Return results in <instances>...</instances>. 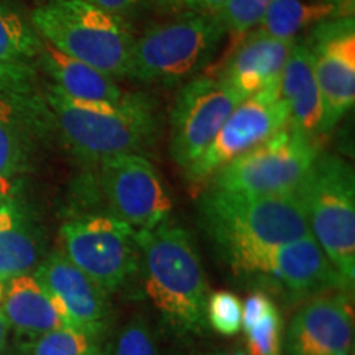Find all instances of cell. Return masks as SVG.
<instances>
[{"label":"cell","instance_id":"cell-34","mask_svg":"<svg viewBox=\"0 0 355 355\" xmlns=\"http://www.w3.org/2000/svg\"><path fill=\"white\" fill-rule=\"evenodd\" d=\"M6 288H7V283L0 282V303H2L3 296H6Z\"/></svg>","mask_w":355,"mask_h":355},{"label":"cell","instance_id":"cell-24","mask_svg":"<svg viewBox=\"0 0 355 355\" xmlns=\"http://www.w3.org/2000/svg\"><path fill=\"white\" fill-rule=\"evenodd\" d=\"M99 340L73 327H60L32 337L20 345L17 355H101Z\"/></svg>","mask_w":355,"mask_h":355},{"label":"cell","instance_id":"cell-30","mask_svg":"<svg viewBox=\"0 0 355 355\" xmlns=\"http://www.w3.org/2000/svg\"><path fill=\"white\" fill-rule=\"evenodd\" d=\"M87 2L125 20V17L135 12L144 3V0H87Z\"/></svg>","mask_w":355,"mask_h":355},{"label":"cell","instance_id":"cell-27","mask_svg":"<svg viewBox=\"0 0 355 355\" xmlns=\"http://www.w3.org/2000/svg\"><path fill=\"white\" fill-rule=\"evenodd\" d=\"M112 355H163L158 337L144 318L128 321L115 339Z\"/></svg>","mask_w":355,"mask_h":355},{"label":"cell","instance_id":"cell-22","mask_svg":"<svg viewBox=\"0 0 355 355\" xmlns=\"http://www.w3.org/2000/svg\"><path fill=\"white\" fill-rule=\"evenodd\" d=\"M20 96L0 89V193L7 194L13 178L28 168L33 148V130Z\"/></svg>","mask_w":355,"mask_h":355},{"label":"cell","instance_id":"cell-19","mask_svg":"<svg viewBox=\"0 0 355 355\" xmlns=\"http://www.w3.org/2000/svg\"><path fill=\"white\" fill-rule=\"evenodd\" d=\"M2 303L8 324L21 336L37 337L60 327H71L63 306L30 275H20L7 283Z\"/></svg>","mask_w":355,"mask_h":355},{"label":"cell","instance_id":"cell-4","mask_svg":"<svg viewBox=\"0 0 355 355\" xmlns=\"http://www.w3.org/2000/svg\"><path fill=\"white\" fill-rule=\"evenodd\" d=\"M32 26L44 43L63 55L114 79L130 76L135 37L121 17L87 0H48L35 8Z\"/></svg>","mask_w":355,"mask_h":355},{"label":"cell","instance_id":"cell-33","mask_svg":"<svg viewBox=\"0 0 355 355\" xmlns=\"http://www.w3.org/2000/svg\"><path fill=\"white\" fill-rule=\"evenodd\" d=\"M159 2H162L163 6H168V7L181 8V6H183V0H159Z\"/></svg>","mask_w":355,"mask_h":355},{"label":"cell","instance_id":"cell-16","mask_svg":"<svg viewBox=\"0 0 355 355\" xmlns=\"http://www.w3.org/2000/svg\"><path fill=\"white\" fill-rule=\"evenodd\" d=\"M295 42L273 38L259 28L252 30L234 48L219 76L243 99L261 89L279 84Z\"/></svg>","mask_w":355,"mask_h":355},{"label":"cell","instance_id":"cell-35","mask_svg":"<svg viewBox=\"0 0 355 355\" xmlns=\"http://www.w3.org/2000/svg\"><path fill=\"white\" fill-rule=\"evenodd\" d=\"M214 355H248V354L247 352H219Z\"/></svg>","mask_w":355,"mask_h":355},{"label":"cell","instance_id":"cell-9","mask_svg":"<svg viewBox=\"0 0 355 355\" xmlns=\"http://www.w3.org/2000/svg\"><path fill=\"white\" fill-rule=\"evenodd\" d=\"M290 125V112L279 84H273L239 102L196 162L186 170L191 183L211 180L235 158Z\"/></svg>","mask_w":355,"mask_h":355},{"label":"cell","instance_id":"cell-21","mask_svg":"<svg viewBox=\"0 0 355 355\" xmlns=\"http://www.w3.org/2000/svg\"><path fill=\"white\" fill-rule=\"evenodd\" d=\"M40 257L33 222L15 198L0 199V282L28 275Z\"/></svg>","mask_w":355,"mask_h":355},{"label":"cell","instance_id":"cell-10","mask_svg":"<svg viewBox=\"0 0 355 355\" xmlns=\"http://www.w3.org/2000/svg\"><path fill=\"white\" fill-rule=\"evenodd\" d=\"M99 188L105 214L133 230H152L170 219L173 202L157 168L141 153L119 155L101 162Z\"/></svg>","mask_w":355,"mask_h":355},{"label":"cell","instance_id":"cell-26","mask_svg":"<svg viewBox=\"0 0 355 355\" xmlns=\"http://www.w3.org/2000/svg\"><path fill=\"white\" fill-rule=\"evenodd\" d=\"M206 321L222 336H234L242 329V301L230 291H216L206 304Z\"/></svg>","mask_w":355,"mask_h":355},{"label":"cell","instance_id":"cell-1","mask_svg":"<svg viewBox=\"0 0 355 355\" xmlns=\"http://www.w3.org/2000/svg\"><path fill=\"white\" fill-rule=\"evenodd\" d=\"M199 222L229 265L268 247L311 234L300 191L283 194H239L211 188L199 199Z\"/></svg>","mask_w":355,"mask_h":355},{"label":"cell","instance_id":"cell-6","mask_svg":"<svg viewBox=\"0 0 355 355\" xmlns=\"http://www.w3.org/2000/svg\"><path fill=\"white\" fill-rule=\"evenodd\" d=\"M225 30L216 15L186 13L135 38L130 76L166 86L188 83L209 63Z\"/></svg>","mask_w":355,"mask_h":355},{"label":"cell","instance_id":"cell-12","mask_svg":"<svg viewBox=\"0 0 355 355\" xmlns=\"http://www.w3.org/2000/svg\"><path fill=\"white\" fill-rule=\"evenodd\" d=\"M308 46L324 104V130L331 132L355 102L354 17L314 26Z\"/></svg>","mask_w":355,"mask_h":355},{"label":"cell","instance_id":"cell-14","mask_svg":"<svg viewBox=\"0 0 355 355\" xmlns=\"http://www.w3.org/2000/svg\"><path fill=\"white\" fill-rule=\"evenodd\" d=\"M288 355H352L354 304L347 291L321 293L301 306L286 332Z\"/></svg>","mask_w":355,"mask_h":355},{"label":"cell","instance_id":"cell-5","mask_svg":"<svg viewBox=\"0 0 355 355\" xmlns=\"http://www.w3.org/2000/svg\"><path fill=\"white\" fill-rule=\"evenodd\" d=\"M311 235L350 286L355 279V176L336 155H321L298 188Z\"/></svg>","mask_w":355,"mask_h":355},{"label":"cell","instance_id":"cell-11","mask_svg":"<svg viewBox=\"0 0 355 355\" xmlns=\"http://www.w3.org/2000/svg\"><path fill=\"white\" fill-rule=\"evenodd\" d=\"M241 101L243 97L219 74L194 78L181 87L170 121V152L181 170H188L209 146Z\"/></svg>","mask_w":355,"mask_h":355},{"label":"cell","instance_id":"cell-2","mask_svg":"<svg viewBox=\"0 0 355 355\" xmlns=\"http://www.w3.org/2000/svg\"><path fill=\"white\" fill-rule=\"evenodd\" d=\"M137 241L145 295L158 313L181 334L206 331L209 285L188 230L166 220L137 232Z\"/></svg>","mask_w":355,"mask_h":355},{"label":"cell","instance_id":"cell-17","mask_svg":"<svg viewBox=\"0 0 355 355\" xmlns=\"http://www.w3.org/2000/svg\"><path fill=\"white\" fill-rule=\"evenodd\" d=\"M279 91L290 112V125L316 141L324 130V104L313 69V56L306 42L296 40L288 56Z\"/></svg>","mask_w":355,"mask_h":355},{"label":"cell","instance_id":"cell-13","mask_svg":"<svg viewBox=\"0 0 355 355\" xmlns=\"http://www.w3.org/2000/svg\"><path fill=\"white\" fill-rule=\"evenodd\" d=\"M237 272L263 275L278 282L293 295H314L331 290H350L313 235L300 241L268 247L243 257L234 265Z\"/></svg>","mask_w":355,"mask_h":355},{"label":"cell","instance_id":"cell-7","mask_svg":"<svg viewBox=\"0 0 355 355\" xmlns=\"http://www.w3.org/2000/svg\"><path fill=\"white\" fill-rule=\"evenodd\" d=\"M318 155L316 141L288 125L217 171L211 188L255 196L293 193Z\"/></svg>","mask_w":355,"mask_h":355},{"label":"cell","instance_id":"cell-29","mask_svg":"<svg viewBox=\"0 0 355 355\" xmlns=\"http://www.w3.org/2000/svg\"><path fill=\"white\" fill-rule=\"evenodd\" d=\"M273 309H277V306L263 291H255L248 295L242 304V329L248 332L261 319L268 316Z\"/></svg>","mask_w":355,"mask_h":355},{"label":"cell","instance_id":"cell-20","mask_svg":"<svg viewBox=\"0 0 355 355\" xmlns=\"http://www.w3.org/2000/svg\"><path fill=\"white\" fill-rule=\"evenodd\" d=\"M40 64L53 81L51 87L73 101L119 104L128 97V92H123L109 74L63 55L44 42L40 55Z\"/></svg>","mask_w":355,"mask_h":355},{"label":"cell","instance_id":"cell-18","mask_svg":"<svg viewBox=\"0 0 355 355\" xmlns=\"http://www.w3.org/2000/svg\"><path fill=\"white\" fill-rule=\"evenodd\" d=\"M43 40L10 7L0 3V89L24 96L40 64Z\"/></svg>","mask_w":355,"mask_h":355},{"label":"cell","instance_id":"cell-25","mask_svg":"<svg viewBox=\"0 0 355 355\" xmlns=\"http://www.w3.org/2000/svg\"><path fill=\"white\" fill-rule=\"evenodd\" d=\"M270 3L272 0H225L217 19L225 33L242 38L243 35L259 28Z\"/></svg>","mask_w":355,"mask_h":355},{"label":"cell","instance_id":"cell-3","mask_svg":"<svg viewBox=\"0 0 355 355\" xmlns=\"http://www.w3.org/2000/svg\"><path fill=\"white\" fill-rule=\"evenodd\" d=\"M46 101L64 144L84 163L99 165L119 155L141 153L157 135V114L141 94L105 104L73 101L50 87Z\"/></svg>","mask_w":355,"mask_h":355},{"label":"cell","instance_id":"cell-15","mask_svg":"<svg viewBox=\"0 0 355 355\" xmlns=\"http://www.w3.org/2000/svg\"><path fill=\"white\" fill-rule=\"evenodd\" d=\"M35 278L63 306L73 329L99 340L109 321L107 293L64 254L48 257L37 268Z\"/></svg>","mask_w":355,"mask_h":355},{"label":"cell","instance_id":"cell-23","mask_svg":"<svg viewBox=\"0 0 355 355\" xmlns=\"http://www.w3.org/2000/svg\"><path fill=\"white\" fill-rule=\"evenodd\" d=\"M343 17H354V12L352 7L343 6L340 0H327V2L272 0L259 30L273 38L295 42L296 37L304 30Z\"/></svg>","mask_w":355,"mask_h":355},{"label":"cell","instance_id":"cell-28","mask_svg":"<svg viewBox=\"0 0 355 355\" xmlns=\"http://www.w3.org/2000/svg\"><path fill=\"white\" fill-rule=\"evenodd\" d=\"M245 334L248 355H282L283 321L278 309H273Z\"/></svg>","mask_w":355,"mask_h":355},{"label":"cell","instance_id":"cell-8","mask_svg":"<svg viewBox=\"0 0 355 355\" xmlns=\"http://www.w3.org/2000/svg\"><path fill=\"white\" fill-rule=\"evenodd\" d=\"M64 255L105 293L121 290L140 272L137 230L117 217L86 214L61 229Z\"/></svg>","mask_w":355,"mask_h":355},{"label":"cell","instance_id":"cell-31","mask_svg":"<svg viewBox=\"0 0 355 355\" xmlns=\"http://www.w3.org/2000/svg\"><path fill=\"white\" fill-rule=\"evenodd\" d=\"M225 0H183L181 8H186L189 13H204V15H216L220 12Z\"/></svg>","mask_w":355,"mask_h":355},{"label":"cell","instance_id":"cell-32","mask_svg":"<svg viewBox=\"0 0 355 355\" xmlns=\"http://www.w3.org/2000/svg\"><path fill=\"white\" fill-rule=\"evenodd\" d=\"M8 331H10V324H8L6 314H3L2 308H0V355L6 354Z\"/></svg>","mask_w":355,"mask_h":355}]
</instances>
